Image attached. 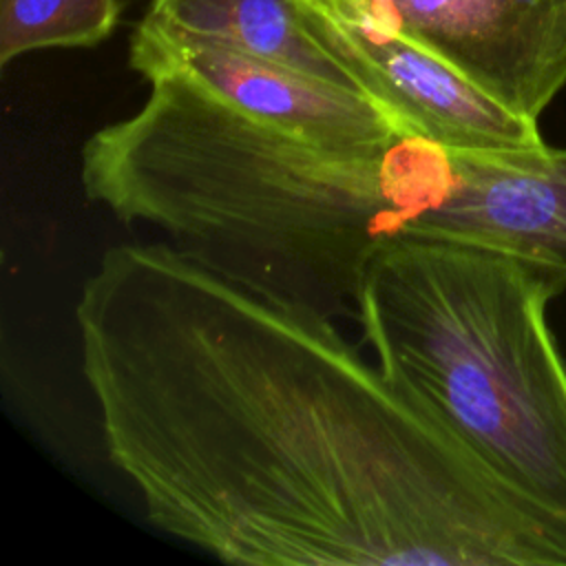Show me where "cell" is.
I'll return each mask as SVG.
<instances>
[{
	"label": "cell",
	"mask_w": 566,
	"mask_h": 566,
	"mask_svg": "<svg viewBox=\"0 0 566 566\" xmlns=\"http://www.w3.org/2000/svg\"><path fill=\"white\" fill-rule=\"evenodd\" d=\"M73 314L106 455L166 535L254 566H566V520L329 316L168 241L108 248Z\"/></svg>",
	"instance_id": "6da1fadb"
},
{
	"label": "cell",
	"mask_w": 566,
	"mask_h": 566,
	"mask_svg": "<svg viewBox=\"0 0 566 566\" xmlns=\"http://www.w3.org/2000/svg\"><path fill=\"white\" fill-rule=\"evenodd\" d=\"M133 115L82 146L88 201L265 294L354 316L369 256L394 239L462 241L467 153L420 135L329 144L155 75Z\"/></svg>",
	"instance_id": "7a4b0ae2"
},
{
	"label": "cell",
	"mask_w": 566,
	"mask_h": 566,
	"mask_svg": "<svg viewBox=\"0 0 566 566\" xmlns=\"http://www.w3.org/2000/svg\"><path fill=\"white\" fill-rule=\"evenodd\" d=\"M564 287L500 250L405 237L365 263L354 318L402 394L566 520V365L546 323Z\"/></svg>",
	"instance_id": "3957f363"
},
{
	"label": "cell",
	"mask_w": 566,
	"mask_h": 566,
	"mask_svg": "<svg viewBox=\"0 0 566 566\" xmlns=\"http://www.w3.org/2000/svg\"><path fill=\"white\" fill-rule=\"evenodd\" d=\"M316 38L367 97L411 135L455 150H533L546 146L528 119L416 42L371 22L343 0H301Z\"/></svg>",
	"instance_id": "277c9868"
},
{
	"label": "cell",
	"mask_w": 566,
	"mask_h": 566,
	"mask_svg": "<svg viewBox=\"0 0 566 566\" xmlns=\"http://www.w3.org/2000/svg\"><path fill=\"white\" fill-rule=\"evenodd\" d=\"M539 119L566 86V0H343Z\"/></svg>",
	"instance_id": "5b68a950"
},
{
	"label": "cell",
	"mask_w": 566,
	"mask_h": 566,
	"mask_svg": "<svg viewBox=\"0 0 566 566\" xmlns=\"http://www.w3.org/2000/svg\"><path fill=\"white\" fill-rule=\"evenodd\" d=\"M128 64L146 80L179 75L248 117L316 142L369 144L411 135L363 93L181 31L148 13L130 35Z\"/></svg>",
	"instance_id": "8992f818"
},
{
	"label": "cell",
	"mask_w": 566,
	"mask_h": 566,
	"mask_svg": "<svg viewBox=\"0 0 566 566\" xmlns=\"http://www.w3.org/2000/svg\"><path fill=\"white\" fill-rule=\"evenodd\" d=\"M464 243L566 279V148L471 150Z\"/></svg>",
	"instance_id": "52a82bcc"
},
{
	"label": "cell",
	"mask_w": 566,
	"mask_h": 566,
	"mask_svg": "<svg viewBox=\"0 0 566 566\" xmlns=\"http://www.w3.org/2000/svg\"><path fill=\"white\" fill-rule=\"evenodd\" d=\"M148 15L363 93L354 75L316 38L301 0H153Z\"/></svg>",
	"instance_id": "ba28073f"
},
{
	"label": "cell",
	"mask_w": 566,
	"mask_h": 566,
	"mask_svg": "<svg viewBox=\"0 0 566 566\" xmlns=\"http://www.w3.org/2000/svg\"><path fill=\"white\" fill-rule=\"evenodd\" d=\"M119 15V0H0V64L42 49L95 46Z\"/></svg>",
	"instance_id": "9c48e42d"
}]
</instances>
